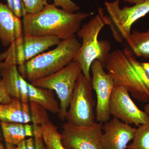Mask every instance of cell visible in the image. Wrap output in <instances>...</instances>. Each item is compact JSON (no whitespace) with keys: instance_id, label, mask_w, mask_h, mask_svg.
<instances>
[{"instance_id":"3","label":"cell","mask_w":149,"mask_h":149,"mask_svg":"<svg viewBox=\"0 0 149 149\" xmlns=\"http://www.w3.org/2000/svg\"><path fill=\"white\" fill-rule=\"evenodd\" d=\"M81 45L75 36L61 40L52 50L37 56L19 66V72L30 83L54 74L73 61Z\"/></svg>"},{"instance_id":"22","label":"cell","mask_w":149,"mask_h":149,"mask_svg":"<svg viewBox=\"0 0 149 149\" xmlns=\"http://www.w3.org/2000/svg\"><path fill=\"white\" fill-rule=\"evenodd\" d=\"M16 49L17 64L19 66L24 65L26 63L24 56V36L22 35L15 41Z\"/></svg>"},{"instance_id":"2","label":"cell","mask_w":149,"mask_h":149,"mask_svg":"<svg viewBox=\"0 0 149 149\" xmlns=\"http://www.w3.org/2000/svg\"><path fill=\"white\" fill-rule=\"evenodd\" d=\"M104 68L115 86L124 87L139 101L149 102V75L129 47L110 52Z\"/></svg>"},{"instance_id":"24","label":"cell","mask_w":149,"mask_h":149,"mask_svg":"<svg viewBox=\"0 0 149 149\" xmlns=\"http://www.w3.org/2000/svg\"><path fill=\"white\" fill-rule=\"evenodd\" d=\"M32 127L35 149H47L42 138L40 125L33 124Z\"/></svg>"},{"instance_id":"7","label":"cell","mask_w":149,"mask_h":149,"mask_svg":"<svg viewBox=\"0 0 149 149\" xmlns=\"http://www.w3.org/2000/svg\"><path fill=\"white\" fill-rule=\"evenodd\" d=\"M82 72L80 64L73 61L55 73L30 83L35 87L56 92L60 100V111L58 114L61 120H64L75 83Z\"/></svg>"},{"instance_id":"29","label":"cell","mask_w":149,"mask_h":149,"mask_svg":"<svg viewBox=\"0 0 149 149\" xmlns=\"http://www.w3.org/2000/svg\"><path fill=\"white\" fill-rule=\"evenodd\" d=\"M8 5L11 10L14 13V6L13 0H7Z\"/></svg>"},{"instance_id":"13","label":"cell","mask_w":149,"mask_h":149,"mask_svg":"<svg viewBox=\"0 0 149 149\" xmlns=\"http://www.w3.org/2000/svg\"><path fill=\"white\" fill-rule=\"evenodd\" d=\"M20 18L15 15L8 5L0 2V41L3 47L9 46L23 35Z\"/></svg>"},{"instance_id":"9","label":"cell","mask_w":149,"mask_h":149,"mask_svg":"<svg viewBox=\"0 0 149 149\" xmlns=\"http://www.w3.org/2000/svg\"><path fill=\"white\" fill-rule=\"evenodd\" d=\"M102 125L95 121L90 125L77 126L66 122L62 127L63 145L68 149H103Z\"/></svg>"},{"instance_id":"21","label":"cell","mask_w":149,"mask_h":149,"mask_svg":"<svg viewBox=\"0 0 149 149\" xmlns=\"http://www.w3.org/2000/svg\"><path fill=\"white\" fill-rule=\"evenodd\" d=\"M24 14L39 13L48 5L47 0H22Z\"/></svg>"},{"instance_id":"1","label":"cell","mask_w":149,"mask_h":149,"mask_svg":"<svg viewBox=\"0 0 149 149\" xmlns=\"http://www.w3.org/2000/svg\"><path fill=\"white\" fill-rule=\"evenodd\" d=\"M93 13H71L48 4L39 13L23 16L24 35L52 36L61 40L75 37L82 22Z\"/></svg>"},{"instance_id":"11","label":"cell","mask_w":149,"mask_h":149,"mask_svg":"<svg viewBox=\"0 0 149 149\" xmlns=\"http://www.w3.org/2000/svg\"><path fill=\"white\" fill-rule=\"evenodd\" d=\"M129 93L124 87L115 86L110 101V114L125 123L139 126L149 121V115L138 108Z\"/></svg>"},{"instance_id":"16","label":"cell","mask_w":149,"mask_h":149,"mask_svg":"<svg viewBox=\"0 0 149 149\" xmlns=\"http://www.w3.org/2000/svg\"><path fill=\"white\" fill-rule=\"evenodd\" d=\"M27 95L29 102L39 104L54 114H58L60 105L56 100L53 91L35 87L28 83Z\"/></svg>"},{"instance_id":"30","label":"cell","mask_w":149,"mask_h":149,"mask_svg":"<svg viewBox=\"0 0 149 149\" xmlns=\"http://www.w3.org/2000/svg\"><path fill=\"white\" fill-rule=\"evenodd\" d=\"M6 149H17L16 146L9 143H6Z\"/></svg>"},{"instance_id":"34","label":"cell","mask_w":149,"mask_h":149,"mask_svg":"<svg viewBox=\"0 0 149 149\" xmlns=\"http://www.w3.org/2000/svg\"><path fill=\"white\" fill-rule=\"evenodd\" d=\"M0 139H1V135H0Z\"/></svg>"},{"instance_id":"6","label":"cell","mask_w":149,"mask_h":149,"mask_svg":"<svg viewBox=\"0 0 149 149\" xmlns=\"http://www.w3.org/2000/svg\"><path fill=\"white\" fill-rule=\"evenodd\" d=\"M104 5L108 13L106 14L102 8L105 24L109 26L113 37L119 43H122L129 37L131 27L135 22L149 13V0L122 8L120 6V0L107 1Z\"/></svg>"},{"instance_id":"5","label":"cell","mask_w":149,"mask_h":149,"mask_svg":"<svg viewBox=\"0 0 149 149\" xmlns=\"http://www.w3.org/2000/svg\"><path fill=\"white\" fill-rule=\"evenodd\" d=\"M17 65L14 41L7 50L0 54V104H7L16 99L29 102L28 82L19 73Z\"/></svg>"},{"instance_id":"28","label":"cell","mask_w":149,"mask_h":149,"mask_svg":"<svg viewBox=\"0 0 149 149\" xmlns=\"http://www.w3.org/2000/svg\"><path fill=\"white\" fill-rule=\"evenodd\" d=\"M123 1H124L125 2L135 5L143 3L144 2L146 1L147 0H123Z\"/></svg>"},{"instance_id":"4","label":"cell","mask_w":149,"mask_h":149,"mask_svg":"<svg viewBox=\"0 0 149 149\" xmlns=\"http://www.w3.org/2000/svg\"><path fill=\"white\" fill-rule=\"evenodd\" d=\"M105 25L102 8H100L97 14L84 24L77 33L82 40V44L73 61L80 64L83 74L91 81L90 71L93 61L97 60L101 62L104 66L110 53L109 42L98 39L100 32Z\"/></svg>"},{"instance_id":"25","label":"cell","mask_w":149,"mask_h":149,"mask_svg":"<svg viewBox=\"0 0 149 149\" xmlns=\"http://www.w3.org/2000/svg\"><path fill=\"white\" fill-rule=\"evenodd\" d=\"M14 11V13L17 17L20 18L24 14V6L22 0H13Z\"/></svg>"},{"instance_id":"33","label":"cell","mask_w":149,"mask_h":149,"mask_svg":"<svg viewBox=\"0 0 149 149\" xmlns=\"http://www.w3.org/2000/svg\"><path fill=\"white\" fill-rule=\"evenodd\" d=\"M0 149H5L2 143H0Z\"/></svg>"},{"instance_id":"17","label":"cell","mask_w":149,"mask_h":149,"mask_svg":"<svg viewBox=\"0 0 149 149\" xmlns=\"http://www.w3.org/2000/svg\"><path fill=\"white\" fill-rule=\"evenodd\" d=\"M3 135L6 143L16 146L27 137H32L33 127L29 123L1 122Z\"/></svg>"},{"instance_id":"12","label":"cell","mask_w":149,"mask_h":149,"mask_svg":"<svg viewBox=\"0 0 149 149\" xmlns=\"http://www.w3.org/2000/svg\"><path fill=\"white\" fill-rule=\"evenodd\" d=\"M103 149H125L132 141L136 128L113 118L102 126Z\"/></svg>"},{"instance_id":"32","label":"cell","mask_w":149,"mask_h":149,"mask_svg":"<svg viewBox=\"0 0 149 149\" xmlns=\"http://www.w3.org/2000/svg\"><path fill=\"white\" fill-rule=\"evenodd\" d=\"M144 109H145V111H145L147 114L149 115V103L145 105V107H144Z\"/></svg>"},{"instance_id":"31","label":"cell","mask_w":149,"mask_h":149,"mask_svg":"<svg viewBox=\"0 0 149 149\" xmlns=\"http://www.w3.org/2000/svg\"><path fill=\"white\" fill-rule=\"evenodd\" d=\"M143 65L149 76V62L143 63Z\"/></svg>"},{"instance_id":"15","label":"cell","mask_w":149,"mask_h":149,"mask_svg":"<svg viewBox=\"0 0 149 149\" xmlns=\"http://www.w3.org/2000/svg\"><path fill=\"white\" fill-rule=\"evenodd\" d=\"M61 40L52 36L24 35V56L26 62L49 48L58 45Z\"/></svg>"},{"instance_id":"14","label":"cell","mask_w":149,"mask_h":149,"mask_svg":"<svg viewBox=\"0 0 149 149\" xmlns=\"http://www.w3.org/2000/svg\"><path fill=\"white\" fill-rule=\"evenodd\" d=\"M1 122L27 124L32 122L29 102L14 100L7 104H0Z\"/></svg>"},{"instance_id":"20","label":"cell","mask_w":149,"mask_h":149,"mask_svg":"<svg viewBox=\"0 0 149 149\" xmlns=\"http://www.w3.org/2000/svg\"><path fill=\"white\" fill-rule=\"evenodd\" d=\"M132 141L125 149H149V121L138 126Z\"/></svg>"},{"instance_id":"18","label":"cell","mask_w":149,"mask_h":149,"mask_svg":"<svg viewBox=\"0 0 149 149\" xmlns=\"http://www.w3.org/2000/svg\"><path fill=\"white\" fill-rule=\"evenodd\" d=\"M125 41L135 56L149 59V29L145 32L133 30Z\"/></svg>"},{"instance_id":"8","label":"cell","mask_w":149,"mask_h":149,"mask_svg":"<svg viewBox=\"0 0 149 149\" xmlns=\"http://www.w3.org/2000/svg\"><path fill=\"white\" fill-rule=\"evenodd\" d=\"M92 91L91 81L82 72L75 83L66 112L65 120L67 122L75 126H83L96 121Z\"/></svg>"},{"instance_id":"27","label":"cell","mask_w":149,"mask_h":149,"mask_svg":"<svg viewBox=\"0 0 149 149\" xmlns=\"http://www.w3.org/2000/svg\"><path fill=\"white\" fill-rule=\"evenodd\" d=\"M17 149H27L26 145V139L22 141L16 146Z\"/></svg>"},{"instance_id":"23","label":"cell","mask_w":149,"mask_h":149,"mask_svg":"<svg viewBox=\"0 0 149 149\" xmlns=\"http://www.w3.org/2000/svg\"><path fill=\"white\" fill-rule=\"evenodd\" d=\"M56 6L61 7L63 9L71 13L79 10L80 7L71 0H53Z\"/></svg>"},{"instance_id":"26","label":"cell","mask_w":149,"mask_h":149,"mask_svg":"<svg viewBox=\"0 0 149 149\" xmlns=\"http://www.w3.org/2000/svg\"><path fill=\"white\" fill-rule=\"evenodd\" d=\"M27 149H35V141L32 137L26 139Z\"/></svg>"},{"instance_id":"19","label":"cell","mask_w":149,"mask_h":149,"mask_svg":"<svg viewBox=\"0 0 149 149\" xmlns=\"http://www.w3.org/2000/svg\"><path fill=\"white\" fill-rule=\"evenodd\" d=\"M40 126L42 138L47 149H68L63 145L61 133L50 119Z\"/></svg>"},{"instance_id":"10","label":"cell","mask_w":149,"mask_h":149,"mask_svg":"<svg viewBox=\"0 0 149 149\" xmlns=\"http://www.w3.org/2000/svg\"><path fill=\"white\" fill-rule=\"evenodd\" d=\"M103 65L97 60L91 65L92 88L97 95L96 121L104 123L110 120V101L115 85L111 76L105 71Z\"/></svg>"}]
</instances>
